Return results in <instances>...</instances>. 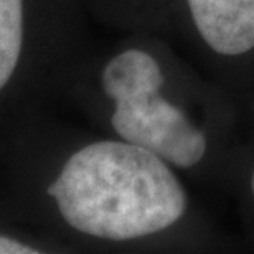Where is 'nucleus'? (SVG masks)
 <instances>
[{
    "label": "nucleus",
    "instance_id": "f257e3e1",
    "mask_svg": "<svg viewBox=\"0 0 254 254\" xmlns=\"http://www.w3.org/2000/svg\"><path fill=\"white\" fill-rule=\"evenodd\" d=\"M55 111L0 114V223L38 230L69 253L218 246L175 167Z\"/></svg>",
    "mask_w": 254,
    "mask_h": 254
},
{
    "label": "nucleus",
    "instance_id": "f03ea898",
    "mask_svg": "<svg viewBox=\"0 0 254 254\" xmlns=\"http://www.w3.org/2000/svg\"><path fill=\"white\" fill-rule=\"evenodd\" d=\"M63 104L96 130L154 152L180 174L228 189L251 123L235 96L169 38L126 32L96 45Z\"/></svg>",
    "mask_w": 254,
    "mask_h": 254
},
{
    "label": "nucleus",
    "instance_id": "7ed1b4c3",
    "mask_svg": "<svg viewBox=\"0 0 254 254\" xmlns=\"http://www.w3.org/2000/svg\"><path fill=\"white\" fill-rule=\"evenodd\" d=\"M89 0H0V114L57 109L94 52Z\"/></svg>",
    "mask_w": 254,
    "mask_h": 254
},
{
    "label": "nucleus",
    "instance_id": "20e7f679",
    "mask_svg": "<svg viewBox=\"0 0 254 254\" xmlns=\"http://www.w3.org/2000/svg\"><path fill=\"white\" fill-rule=\"evenodd\" d=\"M170 37L240 101L254 124V0H175Z\"/></svg>",
    "mask_w": 254,
    "mask_h": 254
},
{
    "label": "nucleus",
    "instance_id": "39448f33",
    "mask_svg": "<svg viewBox=\"0 0 254 254\" xmlns=\"http://www.w3.org/2000/svg\"><path fill=\"white\" fill-rule=\"evenodd\" d=\"M226 191L238 200L243 231L250 246L254 248V134L241 149Z\"/></svg>",
    "mask_w": 254,
    "mask_h": 254
},
{
    "label": "nucleus",
    "instance_id": "423d86ee",
    "mask_svg": "<svg viewBox=\"0 0 254 254\" xmlns=\"http://www.w3.org/2000/svg\"><path fill=\"white\" fill-rule=\"evenodd\" d=\"M69 253L60 241L33 228L0 223V254H50Z\"/></svg>",
    "mask_w": 254,
    "mask_h": 254
},
{
    "label": "nucleus",
    "instance_id": "0eeeda50",
    "mask_svg": "<svg viewBox=\"0 0 254 254\" xmlns=\"http://www.w3.org/2000/svg\"><path fill=\"white\" fill-rule=\"evenodd\" d=\"M254 134V124H253V130H251V135Z\"/></svg>",
    "mask_w": 254,
    "mask_h": 254
}]
</instances>
